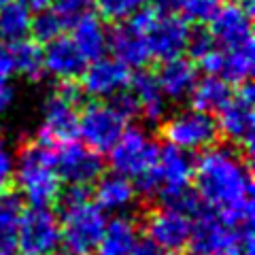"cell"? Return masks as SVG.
I'll return each mask as SVG.
<instances>
[{
	"instance_id": "obj_1",
	"label": "cell",
	"mask_w": 255,
	"mask_h": 255,
	"mask_svg": "<svg viewBox=\"0 0 255 255\" xmlns=\"http://www.w3.org/2000/svg\"><path fill=\"white\" fill-rule=\"evenodd\" d=\"M196 194L213 213L234 228L253 221V179L241 149L219 145L204 149L194 164Z\"/></svg>"
},
{
	"instance_id": "obj_2",
	"label": "cell",
	"mask_w": 255,
	"mask_h": 255,
	"mask_svg": "<svg viewBox=\"0 0 255 255\" xmlns=\"http://www.w3.org/2000/svg\"><path fill=\"white\" fill-rule=\"evenodd\" d=\"M105 211L90 200L87 187L70 185L62 196L60 245L68 255H90L105 232Z\"/></svg>"
},
{
	"instance_id": "obj_3",
	"label": "cell",
	"mask_w": 255,
	"mask_h": 255,
	"mask_svg": "<svg viewBox=\"0 0 255 255\" xmlns=\"http://www.w3.org/2000/svg\"><path fill=\"white\" fill-rule=\"evenodd\" d=\"M109 153L113 170L130 179L136 191L147 196L157 194L159 185L155 177V166L159 157V145L140 126L126 128Z\"/></svg>"
},
{
	"instance_id": "obj_4",
	"label": "cell",
	"mask_w": 255,
	"mask_h": 255,
	"mask_svg": "<svg viewBox=\"0 0 255 255\" xmlns=\"http://www.w3.org/2000/svg\"><path fill=\"white\" fill-rule=\"evenodd\" d=\"M15 185L32 206H49L60 196V177L53 166V149L41 142L21 145L13 166Z\"/></svg>"
},
{
	"instance_id": "obj_5",
	"label": "cell",
	"mask_w": 255,
	"mask_h": 255,
	"mask_svg": "<svg viewBox=\"0 0 255 255\" xmlns=\"http://www.w3.org/2000/svg\"><path fill=\"white\" fill-rule=\"evenodd\" d=\"M159 134L166 138L168 145L183 151H204L213 147L219 138L215 117L196 109L181 111L168 119H162Z\"/></svg>"
},
{
	"instance_id": "obj_6",
	"label": "cell",
	"mask_w": 255,
	"mask_h": 255,
	"mask_svg": "<svg viewBox=\"0 0 255 255\" xmlns=\"http://www.w3.org/2000/svg\"><path fill=\"white\" fill-rule=\"evenodd\" d=\"M126 128L128 119L111 102L94 100L85 105L79 113L77 134L85 140L90 149L98 151V153H109Z\"/></svg>"
},
{
	"instance_id": "obj_7",
	"label": "cell",
	"mask_w": 255,
	"mask_h": 255,
	"mask_svg": "<svg viewBox=\"0 0 255 255\" xmlns=\"http://www.w3.org/2000/svg\"><path fill=\"white\" fill-rule=\"evenodd\" d=\"M253 102H255V87L251 81H245L238 85L236 94L230 98V102L221 111H217L219 117L217 130L221 136H226L232 145L245 147V153H253Z\"/></svg>"
},
{
	"instance_id": "obj_8",
	"label": "cell",
	"mask_w": 255,
	"mask_h": 255,
	"mask_svg": "<svg viewBox=\"0 0 255 255\" xmlns=\"http://www.w3.org/2000/svg\"><path fill=\"white\" fill-rule=\"evenodd\" d=\"M53 166L60 181H66L75 187H90L105 174L102 153L75 140L58 145V151L53 153Z\"/></svg>"
},
{
	"instance_id": "obj_9",
	"label": "cell",
	"mask_w": 255,
	"mask_h": 255,
	"mask_svg": "<svg viewBox=\"0 0 255 255\" xmlns=\"http://www.w3.org/2000/svg\"><path fill=\"white\" fill-rule=\"evenodd\" d=\"M17 245L26 255H53L60 249V221L47 206H32L23 211Z\"/></svg>"
},
{
	"instance_id": "obj_10",
	"label": "cell",
	"mask_w": 255,
	"mask_h": 255,
	"mask_svg": "<svg viewBox=\"0 0 255 255\" xmlns=\"http://www.w3.org/2000/svg\"><path fill=\"white\" fill-rule=\"evenodd\" d=\"M247 228L251 226L234 228L223 221L217 213L200 211L196 215V223H191L189 245L196 255H223L226 251L238 247Z\"/></svg>"
},
{
	"instance_id": "obj_11",
	"label": "cell",
	"mask_w": 255,
	"mask_h": 255,
	"mask_svg": "<svg viewBox=\"0 0 255 255\" xmlns=\"http://www.w3.org/2000/svg\"><path fill=\"white\" fill-rule=\"evenodd\" d=\"M189 32V21H185L181 15H157L153 26L145 34L151 58L159 62L181 58V53L187 49Z\"/></svg>"
},
{
	"instance_id": "obj_12",
	"label": "cell",
	"mask_w": 255,
	"mask_h": 255,
	"mask_svg": "<svg viewBox=\"0 0 255 255\" xmlns=\"http://www.w3.org/2000/svg\"><path fill=\"white\" fill-rule=\"evenodd\" d=\"M77 124H79L77 107L62 100L60 96L51 94L43 107V126L38 130L36 142L53 149L58 145H64V142L75 140Z\"/></svg>"
},
{
	"instance_id": "obj_13",
	"label": "cell",
	"mask_w": 255,
	"mask_h": 255,
	"mask_svg": "<svg viewBox=\"0 0 255 255\" xmlns=\"http://www.w3.org/2000/svg\"><path fill=\"white\" fill-rule=\"evenodd\" d=\"M145 230H147L149 241L153 245H157L166 253H174V251L185 249L189 245L191 217L162 206V209L153 211L147 217Z\"/></svg>"
},
{
	"instance_id": "obj_14",
	"label": "cell",
	"mask_w": 255,
	"mask_h": 255,
	"mask_svg": "<svg viewBox=\"0 0 255 255\" xmlns=\"http://www.w3.org/2000/svg\"><path fill=\"white\" fill-rule=\"evenodd\" d=\"M130 68L115 58H98L85 66L81 75V90L92 98H111L130 85Z\"/></svg>"
},
{
	"instance_id": "obj_15",
	"label": "cell",
	"mask_w": 255,
	"mask_h": 255,
	"mask_svg": "<svg viewBox=\"0 0 255 255\" xmlns=\"http://www.w3.org/2000/svg\"><path fill=\"white\" fill-rule=\"evenodd\" d=\"M211 36L215 45L223 49H234L253 41L251 36V15L241 4H223L211 17Z\"/></svg>"
},
{
	"instance_id": "obj_16",
	"label": "cell",
	"mask_w": 255,
	"mask_h": 255,
	"mask_svg": "<svg viewBox=\"0 0 255 255\" xmlns=\"http://www.w3.org/2000/svg\"><path fill=\"white\" fill-rule=\"evenodd\" d=\"M194 159H191L189 151L177 149L172 145H166L159 149L157 166H155V177H157V196L166 194L172 189L189 187V181L194 177Z\"/></svg>"
},
{
	"instance_id": "obj_17",
	"label": "cell",
	"mask_w": 255,
	"mask_h": 255,
	"mask_svg": "<svg viewBox=\"0 0 255 255\" xmlns=\"http://www.w3.org/2000/svg\"><path fill=\"white\" fill-rule=\"evenodd\" d=\"M43 66H45V73H51L53 77H58L62 81V79L81 77L87 62L79 53L73 38L58 36L47 43V49L43 51Z\"/></svg>"
},
{
	"instance_id": "obj_18",
	"label": "cell",
	"mask_w": 255,
	"mask_h": 255,
	"mask_svg": "<svg viewBox=\"0 0 255 255\" xmlns=\"http://www.w3.org/2000/svg\"><path fill=\"white\" fill-rule=\"evenodd\" d=\"M155 77H157L162 94L168 96L174 102H181L189 98L191 90L198 83V66L191 60L174 58V60L164 62Z\"/></svg>"
},
{
	"instance_id": "obj_19",
	"label": "cell",
	"mask_w": 255,
	"mask_h": 255,
	"mask_svg": "<svg viewBox=\"0 0 255 255\" xmlns=\"http://www.w3.org/2000/svg\"><path fill=\"white\" fill-rule=\"evenodd\" d=\"M128 90H130L132 96L136 98L140 115L145 117L149 124H162L164 113H166V102H164L162 90H159L155 73L138 68L136 73L130 77Z\"/></svg>"
},
{
	"instance_id": "obj_20",
	"label": "cell",
	"mask_w": 255,
	"mask_h": 255,
	"mask_svg": "<svg viewBox=\"0 0 255 255\" xmlns=\"http://www.w3.org/2000/svg\"><path fill=\"white\" fill-rule=\"evenodd\" d=\"M109 38V49L113 51L115 60H119L122 64H126L128 68H145L151 53L147 49V43L140 34H136L126 21L115 23L111 34H107Z\"/></svg>"
},
{
	"instance_id": "obj_21",
	"label": "cell",
	"mask_w": 255,
	"mask_h": 255,
	"mask_svg": "<svg viewBox=\"0 0 255 255\" xmlns=\"http://www.w3.org/2000/svg\"><path fill=\"white\" fill-rule=\"evenodd\" d=\"M134 200H136V187L122 174H102L96 181V204L105 213L124 215L134 206Z\"/></svg>"
},
{
	"instance_id": "obj_22",
	"label": "cell",
	"mask_w": 255,
	"mask_h": 255,
	"mask_svg": "<svg viewBox=\"0 0 255 255\" xmlns=\"http://www.w3.org/2000/svg\"><path fill=\"white\" fill-rule=\"evenodd\" d=\"M73 43L79 49V53L85 58V62L105 58V51L109 49V38L98 15L85 11L73 23Z\"/></svg>"
},
{
	"instance_id": "obj_23",
	"label": "cell",
	"mask_w": 255,
	"mask_h": 255,
	"mask_svg": "<svg viewBox=\"0 0 255 255\" xmlns=\"http://www.w3.org/2000/svg\"><path fill=\"white\" fill-rule=\"evenodd\" d=\"M138 243V226L128 215H117L107 221L100 243L96 247L98 255H130Z\"/></svg>"
},
{
	"instance_id": "obj_24",
	"label": "cell",
	"mask_w": 255,
	"mask_h": 255,
	"mask_svg": "<svg viewBox=\"0 0 255 255\" xmlns=\"http://www.w3.org/2000/svg\"><path fill=\"white\" fill-rule=\"evenodd\" d=\"M253 66H255V43L249 41L223 53L219 79H223L228 85H241L251 79Z\"/></svg>"
},
{
	"instance_id": "obj_25",
	"label": "cell",
	"mask_w": 255,
	"mask_h": 255,
	"mask_svg": "<svg viewBox=\"0 0 255 255\" xmlns=\"http://www.w3.org/2000/svg\"><path fill=\"white\" fill-rule=\"evenodd\" d=\"M189 98H191V109L202 111V113H213V111H221L228 105L230 98H232V90L223 79L206 77L196 83Z\"/></svg>"
},
{
	"instance_id": "obj_26",
	"label": "cell",
	"mask_w": 255,
	"mask_h": 255,
	"mask_svg": "<svg viewBox=\"0 0 255 255\" xmlns=\"http://www.w3.org/2000/svg\"><path fill=\"white\" fill-rule=\"evenodd\" d=\"M30 21L32 15L26 2L13 0V2L4 4L0 9V43L9 45L26 38V34L30 32Z\"/></svg>"
},
{
	"instance_id": "obj_27",
	"label": "cell",
	"mask_w": 255,
	"mask_h": 255,
	"mask_svg": "<svg viewBox=\"0 0 255 255\" xmlns=\"http://www.w3.org/2000/svg\"><path fill=\"white\" fill-rule=\"evenodd\" d=\"M23 215V204L17 194L0 196V251H13L17 247V230Z\"/></svg>"
},
{
	"instance_id": "obj_28",
	"label": "cell",
	"mask_w": 255,
	"mask_h": 255,
	"mask_svg": "<svg viewBox=\"0 0 255 255\" xmlns=\"http://www.w3.org/2000/svg\"><path fill=\"white\" fill-rule=\"evenodd\" d=\"M13 60H15V73H21L30 81H41L45 77V66H43V49L38 47L36 41H15L9 43Z\"/></svg>"
},
{
	"instance_id": "obj_29",
	"label": "cell",
	"mask_w": 255,
	"mask_h": 255,
	"mask_svg": "<svg viewBox=\"0 0 255 255\" xmlns=\"http://www.w3.org/2000/svg\"><path fill=\"white\" fill-rule=\"evenodd\" d=\"M66 30L64 21L60 19V15L55 13L51 6L41 13H34V17L30 21V32L34 36L36 43H49L53 38L62 36V32Z\"/></svg>"
},
{
	"instance_id": "obj_30",
	"label": "cell",
	"mask_w": 255,
	"mask_h": 255,
	"mask_svg": "<svg viewBox=\"0 0 255 255\" xmlns=\"http://www.w3.org/2000/svg\"><path fill=\"white\" fill-rule=\"evenodd\" d=\"M162 202L166 209H172L177 213H183L187 217H196L198 213L202 211V202L198 194L189 187H181V189H172V191H166V194H159Z\"/></svg>"
},
{
	"instance_id": "obj_31",
	"label": "cell",
	"mask_w": 255,
	"mask_h": 255,
	"mask_svg": "<svg viewBox=\"0 0 255 255\" xmlns=\"http://www.w3.org/2000/svg\"><path fill=\"white\" fill-rule=\"evenodd\" d=\"M140 6H145V0H96V9H98L100 17L113 23L126 21Z\"/></svg>"
},
{
	"instance_id": "obj_32",
	"label": "cell",
	"mask_w": 255,
	"mask_h": 255,
	"mask_svg": "<svg viewBox=\"0 0 255 255\" xmlns=\"http://www.w3.org/2000/svg\"><path fill=\"white\" fill-rule=\"evenodd\" d=\"M179 11L183 13L181 17L185 21L204 23L211 21L215 11H217V0H181Z\"/></svg>"
},
{
	"instance_id": "obj_33",
	"label": "cell",
	"mask_w": 255,
	"mask_h": 255,
	"mask_svg": "<svg viewBox=\"0 0 255 255\" xmlns=\"http://www.w3.org/2000/svg\"><path fill=\"white\" fill-rule=\"evenodd\" d=\"M51 9L60 15L66 28H73V23L87 11V0H55Z\"/></svg>"
},
{
	"instance_id": "obj_34",
	"label": "cell",
	"mask_w": 255,
	"mask_h": 255,
	"mask_svg": "<svg viewBox=\"0 0 255 255\" xmlns=\"http://www.w3.org/2000/svg\"><path fill=\"white\" fill-rule=\"evenodd\" d=\"M215 41H213V36H211V32L206 30V28H202V26H198L194 32H189V41H187V51H189V55L194 60H198V58H202V55L206 53V51H211V49H215Z\"/></svg>"
},
{
	"instance_id": "obj_35",
	"label": "cell",
	"mask_w": 255,
	"mask_h": 255,
	"mask_svg": "<svg viewBox=\"0 0 255 255\" xmlns=\"http://www.w3.org/2000/svg\"><path fill=\"white\" fill-rule=\"evenodd\" d=\"M196 62H198V66L206 73V77H219L221 64H223V51H219L217 47H215V49L206 51L202 58H198Z\"/></svg>"
},
{
	"instance_id": "obj_36",
	"label": "cell",
	"mask_w": 255,
	"mask_h": 255,
	"mask_svg": "<svg viewBox=\"0 0 255 255\" xmlns=\"http://www.w3.org/2000/svg\"><path fill=\"white\" fill-rule=\"evenodd\" d=\"M13 166H15V155L11 145L0 136V185H4L9 177L13 174Z\"/></svg>"
},
{
	"instance_id": "obj_37",
	"label": "cell",
	"mask_w": 255,
	"mask_h": 255,
	"mask_svg": "<svg viewBox=\"0 0 255 255\" xmlns=\"http://www.w3.org/2000/svg\"><path fill=\"white\" fill-rule=\"evenodd\" d=\"M15 73V60L11 53V47L0 43V81H6Z\"/></svg>"
},
{
	"instance_id": "obj_38",
	"label": "cell",
	"mask_w": 255,
	"mask_h": 255,
	"mask_svg": "<svg viewBox=\"0 0 255 255\" xmlns=\"http://www.w3.org/2000/svg\"><path fill=\"white\" fill-rule=\"evenodd\" d=\"M149 6L159 15H174L179 13V2L181 0H149Z\"/></svg>"
},
{
	"instance_id": "obj_39",
	"label": "cell",
	"mask_w": 255,
	"mask_h": 255,
	"mask_svg": "<svg viewBox=\"0 0 255 255\" xmlns=\"http://www.w3.org/2000/svg\"><path fill=\"white\" fill-rule=\"evenodd\" d=\"M130 255H170V253H166L164 249H159L157 245H153L147 238V241H138Z\"/></svg>"
},
{
	"instance_id": "obj_40",
	"label": "cell",
	"mask_w": 255,
	"mask_h": 255,
	"mask_svg": "<svg viewBox=\"0 0 255 255\" xmlns=\"http://www.w3.org/2000/svg\"><path fill=\"white\" fill-rule=\"evenodd\" d=\"M13 102V87L6 81H0V113H4Z\"/></svg>"
},
{
	"instance_id": "obj_41",
	"label": "cell",
	"mask_w": 255,
	"mask_h": 255,
	"mask_svg": "<svg viewBox=\"0 0 255 255\" xmlns=\"http://www.w3.org/2000/svg\"><path fill=\"white\" fill-rule=\"evenodd\" d=\"M223 255H249V253H245L241 247H234V249H230V251H226Z\"/></svg>"
},
{
	"instance_id": "obj_42",
	"label": "cell",
	"mask_w": 255,
	"mask_h": 255,
	"mask_svg": "<svg viewBox=\"0 0 255 255\" xmlns=\"http://www.w3.org/2000/svg\"><path fill=\"white\" fill-rule=\"evenodd\" d=\"M9 2H13V0H0V9H2L4 4H9Z\"/></svg>"
},
{
	"instance_id": "obj_43",
	"label": "cell",
	"mask_w": 255,
	"mask_h": 255,
	"mask_svg": "<svg viewBox=\"0 0 255 255\" xmlns=\"http://www.w3.org/2000/svg\"><path fill=\"white\" fill-rule=\"evenodd\" d=\"M0 255H11V251H0Z\"/></svg>"
},
{
	"instance_id": "obj_44",
	"label": "cell",
	"mask_w": 255,
	"mask_h": 255,
	"mask_svg": "<svg viewBox=\"0 0 255 255\" xmlns=\"http://www.w3.org/2000/svg\"><path fill=\"white\" fill-rule=\"evenodd\" d=\"M0 196H2V185H0Z\"/></svg>"
},
{
	"instance_id": "obj_45",
	"label": "cell",
	"mask_w": 255,
	"mask_h": 255,
	"mask_svg": "<svg viewBox=\"0 0 255 255\" xmlns=\"http://www.w3.org/2000/svg\"><path fill=\"white\" fill-rule=\"evenodd\" d=\"M191 255H196V253H191Z\"/></svg>"
}]
</instances>
